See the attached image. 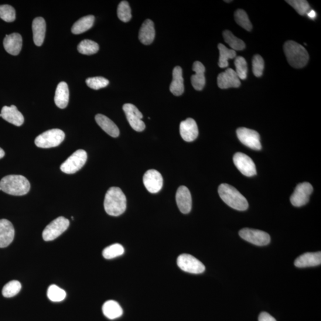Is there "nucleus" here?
Wrapping results in <instances>:
<instances>
[{"mask_svg":"<svg viewBox=\"0 0 321 321\" xmlns=\"http://www.w3.org/2000/svg\"><path fill=\"white\" fill-rule=\"evenodd\" d=\"M239 235L245 240L259 247L268 245L271 240L270 235L266 232L251 228H244L239 231Z\"/></svg>","mask_w":321,"mask_h":321,"instance_id":"1a4fd4ad","label":"nucleus"},{"mask_svg":"<svg viewBox=\"0 0 321 321\" xmlns=\"http://www.w3.org/2000/svg\"><path fill=\"white\" fill-rule=\"evenodd\" d=\"M5 152L4 151V150L0 148V159L3 158V157L5 156Z\"/></svg>","mask_w":321,"mask_h":321,"instance_id":"a18cd8bd","label":"nucleus"},{"mask_svg":"<svg viewBox=\"0 0 321 321\" xmlns=\"http://www.w3.org/2000/svg\"><path fill=\"white\" fill-rule=\"evenodd\" d=\"M155 36L154 24L151 20H146L139 30V39L140 42L144 45H150L154 40Z\"/></svg>","mask_w":321,"mask_h":321,"instance_id":"5701e85b","label":"nucleus"},{"mask_svg":"<svg viewBox=\"0 0 321 321\" xmlns=\"http://www.w3.org/2000/svg\"><path fill=\"white\" fill-rule=\"evenodd\" d=\"M284 51L289 63L294 68H302L308 62L309 54L305 47L293 41L285 44Z\"/></svg>","mask_w":321,"mask_h":321,"instance_id":"20e7f679","label":"nucleus"},{"mask_svg":"<svg viewBox=\"0 0 321 321\" xmlns=\"http://www.w3.org/2000/svg\"><path fill=\"white\" fill-rule=\"evenodd\" d=\"M286 2L292 6L300 15H305L309 12L310 6L305 0H288Z\"/></svg>","mask_w":321,"mask_h":321,"instance_id":"ea45409f","label":"nucleus"},{"mask_svg":"<svg viewBox=\"0 0 321 321\" xmlns=\"http://www.w3.org/2000/svg\"><path fill=\"white\" fill-rule=\"evenodd\" d=\"M33 42L37 46H42L45 39L46 23L42 17L33 20L32 23Z\"/></svg>","mask_w":321,"mask_h":321,"instance_id":"b1692460","label":"nucleus"},{"mask_svg":"<svg viewBox=\"0 0 321 321\" xmlns=\"http://www.w3.org/2000/svg\"><path fill=\"white\" fill-rule=\"evenodd\" d=\"M0 190H2L1 187H0Z\"/></svg>","mask_w":321,"mask_h":321,"instance_id":"09e8293b","label":"nucleus"},{"mask_svg":"<svg viewBox=\"0 0 321 321\" xmlns=\"http://www.w3.org/2000/svg\"><path fill=\"white\" fill-rule=\"evenodd\" d=\"M235 73L240 79L245 80L247 77L248 66L247 61L245 58L238 56L235 58Z\"/></svg>","mask_w":321,"mask_h":321,"instance_id":"e433bc0d","label":"nucleus"},{"mask_svg":"<svg viewBox=\"0 0 321 321\" xmlns=\"http://www.w3.org/2000/svg\"><path fill=\"white\" fill-rule=\"evenodd\" d=\"M192 69L195 72V74L191 77L192 86L196 91L203 90L206 85V77H205L206 67L200 61H195L193 63Z\"/></svg>","mask_w":321,"mask_h":321,"instance_id":"4be33fe9","label":"nucleus"},{"mask_svg":"<svg viewBox=\"0 0 321 321\" xmlns=\"http://www.w3.org/2000/svg\"><path fill=\"white\" fill-rule=\"evenodd\" d=\"M95 121L101 128L111 137H118L119 135V129L117 125L110 118L104 115L99 114L95 116Z\"/></svg>","mask_w":321,"mask_h":321,"instance_id":"a878e982","label":"nucleus"},{"mask_svg":"<svg viewBox=\"0 0 321 321\" xmlns=\"http://www.w3.org/2000/svg\"><path fill=\"white\" fill-rule=\"evenodd\" d=\"M70 225L69 220L63 217L56 218L50 223L43 231V237L46 242L52 241L59 237L66 231Z\"/></svg>","mask_w":321,"mask_h":321,"instance_id":"0eeeda50","label":"nucleus"},{"mask_svg":"<svg viewBox=\"0 0 321 321\" xmlns=\"http://www.w3.org/2000/svg\"><path fill=\"white\" fill-rule=\"evenodd\" d=\"M259 321H276L274 317L266 312H262L259 316Z\"/></svg>","mask_w":321,"mask_h":321,"instance_id":"37998d69","label":"nucleus"},{"mask_svg":"<svg viewBox=\"0 0 321 321\" xmlns=\"http://www.w3.org/2000/svg\"><path fill=\"white\" fill-rule=\"evenodd\" d=\"M86 83L88 86L92 90H98L107 87L109 81L107 78L99 76L88 78Z\"/></svg>","mask_w":321,"mask_h":321,"instance_id":"a19ab883","label":"nucleus"},{"mask_svg":"<svg viewBox=\"0 0 321 321\" xmlns=\"http://www.w3.org/2000/svg\"><path fill=\"white\" fill-rule=\"evenodd\" d=\"M233 162L235 167L242 174L248 177L257 175V169L253 160L245 153L237 152L233 156Z\"/></svg>","mask_w":321,"mask_h":321,"instance_id":"ddd939ff","label":"nucleus"},{"mask_svg":"<svg viewBox=\"0 0 321 321\" xmlns=\"http://www.w3.org/2000/svg\"><path fill=\"white\" fill-rule=\"evenodd\" d=\"M117 16L119 20L124 22H128L132 18L131 9L129 3L123 1L119 3L117 8Z\"/></svg>","mask_w":321,"mask_h":321,"instance_id":"4c0bfd02","label":"nucleus"},{"mask_svg":"<svg viewBox=\"0 0 321 321\" xmlns=\"http://www.w3.org/2000/svg\"><path fill=\"white\" fill-rule=\"evenodd\" d=\"M2 117L5 121L16 126H20L23 124L24 117L15 105L10 107L5 106L2 110Z\"/></svg>","mask_w":321,"mask_h":321,"instance_id":"412c9836","label":"nucleus"},{"mask_svg":"<svg viewBox=\"0 0 321 321\" xmlns=\"http://www.w3.org/2000/svg\"><path fill=\"white\" fill-rule=\"evenodd\" d=\"M3 192L13 196H23L28 193L30 184L28 179L21 175L7 176L0 181Z\"/></svg>","mask_w":321,"mask_h":321,"instance_id":"f03ea898","label":"nucleus"},{"mask_svg":"<svg viewBox=\"0 0 321 321\" xmlns=\"http://www.w3.org/2000/svg\"><path fill=\"white\" fill-rule=\"evenodd\" d=\"M0 18L6 22H14L16 19L15 9L9 5L0 6Z\"/></svg>","mask_w":321,"mask_h":321,"instance_id":"58836bf2","label":"nucleus"},{"mask_svg":"<svg viewBox=\"0 0 321 321\" xmlns=\"http://www.w3.org/2000/svg\"><path fill=\"white\" fill-rule=\"evenodd\" d=\"M225 42L234 51H242L245 49V43L240 39L235 37L230 30H225L223 33Z\"/></svg>","mask_w":321,"mask_h":321,"instance_id":"7c9ffc66","label":"nucleus"},{"mask_svg":"<svg viewBox=\"0 0 321 321\" xmlns=\"http://www.w3.org/2000/svg\"><path fill=\"white\" fill-rule=\"evenodd\" d=\"M315 12L314 11H310L308 13V16L310 17V18L313 19L314 18H315Z\"/></svg>","mask_w":321,"mask_h":321,"instance_id":"c03bdc74","label":"nucleus"},{"mask_svg":"<svg viewBox=\"0 0 321 321\" xmlns=\"http://www.w3.org/2000/svg\"><path fill=\"white\" fill-rule=\"evenodd\" d=\"M104 206L106 213L110 216H121L125 213L127 206L125 194L119 187H111L106 193Z\"/></svg>","mask_w":321,"mask_h":321,"instance_id":"f257e3e1","label":"nucleus"},{"mask_svg":"<svg viewBox=\"0 0 321 321\" xmlns=\"http://www.w3.org/2000/svg\"><path fill=\"white\" fill-rule=\"evenodd\" d=\"M218 193L228 206L238 211H246L249 207L248 200L235 187L223 183L218 187Z\"/></svg>","mask_w":321,"mask_h":321,"instance_id":"7ed1b4c3","label":"nucleus"},{"mask_svg":"<svg viewBox=\"0 0 321 321\" xmlns=\"http://www.w3.org/2000/svg\"><path fill=\"white\" fill-rule=\"evenodd\" d=\"M218 48L220 51L218 66L221 68L227 67L228 66V60L234 59L236 57V53L233 50L227 49L222 44H218Z\"/></svg>","mask_w":321,"mask_h":321,"instance_id":"c756f323","label":"nucleus"},{"mask_svg":"<svg viewBox=\"0 0 321 321\" xmlns=\"http://www.w3.org/2000/svg\"><path fill=\"white\" fill-rule=\"evenodd\" d=\"M87 160V152L83 149H78L61 165L60 169L64 173L74 174L83 168Z\"/></svg>","mask_w":321,"mask_h":321,"instance_id":"423d86ee","label":"nucleus"},{"mask_svg":"<svg viewBox=\"0 0 321 321\" xmlns=\"http://www.w3.org/2000/svg\"><path fill=\"white\" fill-rule=\"evenodd\" d=\"M237 135L240 141L245 146L257 151L261 149L260 135L257 132L246 128H240L237 130Z\"/></svg>","mask_w":321,"mask_h":321,"instance_id":"9b49d317","label":"nucleus"},{"mask_svg":"<svg viewBox=\"0 0 321 321\" xmlns=\"http://www.w3.org/2000/svg\"><path fill=\"white\" fill-rule=\"evenodd\" d=\"M94 21L95 17L94 16H84L74 24L72 28H71V32L75 35L85 32L92 28Z\"/></svg>","mask_w":321,"mask_h":321,"instance_id":"c85d7f7f","label":"nucleus"},{"mask_svg":"<svg viewBox=\"0 0 321 321\" xmlns=\"http://www.w3.org/2000/svg\"><path fill=\"white\" fill-rule=\"evenodd\" d=\"M143 183L150 193H156L162 189L163 179L160 173L155 170H149L145 173Z\"/></svg>","mask_w":321,"mask_h":321,"instance_id":"4468645a","label":"nucleus"},{"mask_svg":"<svg viewBox=\"0 0 321 321\" xmlns=\"http://www.w3.org/2000/svg\"><path fill=\"white\" fill-rule=\"evenodd\" d=\"M21 289V283L17 280H12V281L7 283L4 286L2 290V294L5 298H13V297L18 295Z\"/></svg>","mask_w":321,"mask_h":321,"instance_id":"473e14b6","label":"nucleus"},{"mask_svg":"<svg viewBox=\"0 0 321 321\" xmlns=\"http://www.w3.org/2000/svg\"><path fill=\"white\" fill-rule=\"evenodd\" d=\"M253 72L256 77H261L264 69V61L259 55H255L252 60Z\"/></svg>","mask_w":321,"mask_h":321,"instance_id":"79ce46f5","label":"nucleus"},{"mask_svg":"<svg viewBox=\"0 0 321 321\" xmlns=\"http://www.w3.org/2000/svg\"><path fill=\"white\" fill-rule=\"evenodd\" d=\"M3 45L7 52L13 56L18 55L22 47V36L18 33L6 35L3 42Z\"/></svg>","mask_w":321,"mask_h":321,"instance_id":"6ab92c4d","label":"nucleus"},{"mask_svg":"<svg viewBox=\"0 0 321 321\" xmlns=\"http://www.w3.org/2000/svg\"><path fill=\"white\" fill-rule=\"evenodd\" d=\"M64 138L65 133L61 130L51 129L37 136L35 140V143L39 148H53L59 146Z\"/></svg>","mask_w":321,"mask_h":321,"instance_id":"39448f33","label":"nucleus"},{"mask_svg":"<svg viewBox=\"0 0 321 321\" xmlns=\"http://www.w3.org/2000/svg\"><path fill=\"white\" fill-rule=\"evenodd\" d=\"M176 202L179 210L183 214H188L192 210V196L186 186H180L177 191Z\"/></svg>","mask_w":321,"mask_h":321,"instance_id":"a211bd4d","label":"nucleus"},{"mask_svg":"<svg viewBox=\"0 0 321 321\" xmlns=\"http://www.w3.org/2000/svg\"><path fill=\"white\" fill-rule=\"evenodd\" d=\"M69 101V87L66 83L61 82L57 87L54 101L58 107L64 109L67 107Z\"/></svg>","mask_w":321,"mask_h":321,"instance_id":"bb28decb","label":"nucleus"},{"mask_svg":"<svg viewBox=\"0 0 321 321\" xmlns=\"http://www.w3.org/2000/svg\"><path fill=\"white\" fill-rule=\"evenodd\" d=\"M225 2H227V3H230L231 2V1H224Z\"/></svg>","mask_w":321,"mask_h":321,"instance_id":"49530a36","label":"nucleus"},{"mask_svg":"<svg viewBox=\"0 0 321 321\" xmlns=\"http://www.w3.org/2000/svg\"><path fill=\"white\" fill-rule=\"evenodd\" d=\"M123 109L132 128L137 132L144 131L145 125L142 121L143 115L137 107L132 104H125Z\"/></svg>","mask_w":321,"mask_h":321,"instance_id":"f8f14e48","label":"nucleus"},{"mask_svg":"<svg viewBox=\"0 0 321 321\" xmlns=\"http://www.w3.org/2000/svg\"><path fill=\"white\" fill-rule=\"evenodd\" d=\"M170 91L175 96L182 95L184 91V80L182 67L176 66L173 71V81L170 86Z\"/></svg>","mask_w":321,"mask_h":321,"instance_id":"393cba45","label":"nucleus"},{"mask_svg":"<svg viewBox=\"0 0 321 321\" xmlns=\"http://www.w3.org/2000/svg\"><path fill=\"white\" fill-rule=\"evenodd\" d=\"M0 117H2V114H0Z\"/></svg>","mask_w":321,"mask_h":321,"instance_id":"de8ad7c7","label":"nucleus"},{"mask_svg":"<svg viewBox=\"0 0 321 321\" xmlns=\"http://www.w3.org/2000/svg\"><path fill=\"white\" fill-rule=\"evenodd\" d=\"M15 231L11 222L6 219L0 220V248L8 247L12 243Z\"/></svg>","mask_w":321,"mask_h":321,"instance_id":"dca6fc26","label":"nucleus"},{"mask_svg":"<svg viewBox=\"0 0 321 321\" xmlns=\"http://www.w3.org/2000/svg\"><path fill=\"white\" fill-rule=\"evenodd\" d=\"M217 84L218 87L224 90L230 88H238L241 83L235 71L230 68L224 72L218 74Z\"/></svg>","mask_w":321,"mask_h":321,"instance_id":"2eb2a0df","label":"nucleus"},{"mask_svg":"<svg viewBox=\"0 0 321 321\" xmlns=\"http://www.w3.org/2000/svg\"><path fill=\"white\" fill-rule=\"evenodd\" d=\"M124 252L125 249L123 246L115 244L104 249L102 255L105 259H111L124 255Z\"/></svg>","mask_w":321,"mask_h":321,"instance_id":"c9c22d12","label":"nucleus"},{"mask_svg":"<svg viewBox=\"0 0 321 321\" xmlns=\"http://www.w3.org/2000/svg\"><path fill=\"white\" fill-rule=\"evenodd\" d=\"M313 187L309 183L299 184L290 197V202L296 207L305 206L309 202V197L313 192Z\"/></svg>","mask_w":321,"mask_h":321,"instance_id":"9d476101","label":"nucleus"},{"mask_svg":"<svg viewBox=\"0 0 321 321\" xmlns=\"http://www.w3.org/2000/svg\"><path fill=\"white\" fill-rule=\"evenodd\" d=\"M99 45L97 43L90 39H85L78 44L77 50L78 52L84 55H92L99 51Z\"/></svg>","mask_w":321,"mask_h":321,"instance_id":"2f4dec72","label":"nucleus"},{"mask_svg":"<svg viewBox=\"0 0 321 321\" xmlns=\"http://www.w3.org/2000/svg\"><path fill=\"white\" fill-rule=\"evenodd\" d=\"M180 135L184 141L192 142L197 138L199 131L195 121L189 118L181 122L180 125Z\"/></svg>","mask_w":321,"mask_h":321,"instance_id":"f3484780","label":"nucleus"},{"mask_svg":"<svg viewBox=\"0 0 321 321\" xmlns=\"http://www.w3.org/2000/svg\"><path fill=\"white\" fill-rule=\"evenodd\" d=\"M321 264V252H308L300 255L295 261L296 267L306 268Z\"/></svg>","mask_w":321,"mask_h":321,"instance_id":"aec40b11","label":"nucleus"},{"mask_svg":"<svg viewBox=\"0 0 321 321\" xmlns=\"http://www.w3.org/2000/svg\"><path fill=\"white\" fill-rule=\"evenodd\" d=\"M48 298L53 302H60L66 298V293L55 285H51L47 291Z\"/></svg>","mask_w":321,"mask_h":321,"instance_id":"72a5a7b5","label":"nucleus"},{"mask_svg":"<svg viewBox=\"0 0 321 321\" xmlns=\"http://www.w3.org/2000/svg\"><path fill=\"white\" fill-rule=\"evenodd\" d=\"M102 312L107 318L115 319L123 315V309L121 305L114 300H108L102 306Z\"/></svg>","mask_w":321,"mask_h":321,"instance_id":"cd10ccee","label":"nucleus"},{"mask_svg":"<svg viewBox=\"0 0 321 321\" xmlns=\"http://www.w3.org/2000/svg\"><path fill=\"white\" fill-rule=\"evenodd\" d=\"M177 263L182 270L191 274H201L206 270V267L203 263L190 255H180L177 258Z\"/></svg>","mask_w":321,"mask_h":321,"instance_id":"6e6552de","label":"nucleus"},{"mask_svg":"<svg viewBox=\"0 0 321 321\" xmlns=\"http://www.w3.org/2000/svg\"><path fill=\"white\" fill-rule=\"evenodd\" d=\"M234 18L235 22L238 25L248 31H251L252 29V25L245 10L242 9L236 10L234 13Z\"/></svg>","mask_w":321,"mask_h":321,"instance_id":"f704fd0d","label":"nucleus"}]
</instances>
